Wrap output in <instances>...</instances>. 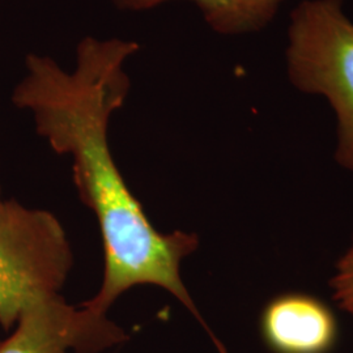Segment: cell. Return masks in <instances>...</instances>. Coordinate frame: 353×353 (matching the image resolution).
<instances>
[{
  "mask_svg": "<svg viewBox=\"0 0 353 353\" xmlns=\"http://www.w3.org/2000/svg\"><path fill=\"white\" fill-rule=\"evenodd\" d=\"M138 49L135 42L85 38L79 45L72 74L48 57L32 54L26 58L28 74L13 90L12 101L33 113L38 134L54 151L72 156L80 199L97 217L105 275L99 293L83 306L106 314L130 288L157 285L189 309L219 352L228 353L204 322L179 274L182 259L199 246L198 236L181 230L163 234L152 227L108 144L110 115L123 105L130 90L125 61Z\"/></svg>",
  "mask_w": 353,
  "mask_h": 353,
  "instance_id": "6da1fadb",
  "label": "cell"
},
{
  "mask_svg": "<svg viewBox=\"0 0 353 353\" xmlns=\"http://www.w3.org/2000/svg\"><path fill=\"white\" fill-rule=\"evenodd\" d=\"M344 0H303L290 13L285 51L290 83L327 99L338 118L335 159L353 170V23Z\"/></svg>",
  "mask_w": 353,
  "mask_h": 353,
  "instance_id": "7a4b0ae2",
  "label": "cell"
},
{
  "mask_svg": "<svg viewBox=\"0 0 353 353\" xmlns=\"http://www.w3.org/2000/svg\"><path fill=\"white\" fill-rule=\"evenodd\" d=\"M72 265L61 223L48 211L0 203V326L10 331L32 305L59 296Z\"/></svg>",
  "mask_w": 353,
  "mask_h": 353,
  "instance_id": "3957f363",
  "label": "cell"
},
{
  "mask_svg": "<svg viewBox=\"0 0 353 353\" xmlns=\"http://www.w3.org/2000/svg\"><path fill=\"white\" fill-rule=\"evenodd\" d=\"M14 326L0 341V353H99L128 339L106 314L68 305L61 296L32 305Z\"/></svg>",
  "mask_w": 353,
  "mask_h": 353,
  "instance_id": "277c9868",
  "label": "cell"
},
{
  "mask_svg": "<svg viewBox=\"0 0 353 353\" xmlns=\"http://www.w3.org/2000/svg\"><path fill=\"white\" fill-rule=\"evenodd\" d=\"M261 334L274 353H328L338 339V322L314 296L287 293L265 306Z\"/></svg>",
  "mask_w": 353,
  "mask_h": 353,
  "instance_id": "5b68a950",
  "label": "cell"
},
{
  "mask_svg": "<svg viewBox=\"0 0 353 353\" xmlns=\"http://www.w3.org/2000/svg\"><path fill=\"white\" fill-rule=\"evenodd\" d=\"M122 10L141 11L168 0H113ZM204 14L205 21L221 34H242L262 30L280 6L287 0H191Z\"/></svg>",
  "mask_w": 353,
  "mask_h": 353,
  "instance_id": "8992f818",
  "label": "cell"
},
{
  "mask_svg": "<svg viewBox=\"0 0 353 353\" xmlns=\"http://www.w3.org/2000/svg\"><path fill=\"white\" fill-rule=\"evenodd\" d=\"M332 299L341 309L353 303V241L335 265V274L330 281Z\"/></svg>",
  "mask_w": 353,
  "mask_h": 353,
  "instance_id": "52a82bcc",
  "label": "cell"
},
{
  "mask_svg": "<svg viewBox=\"0 0 353 353\" xmlns=\"http://www.w3.org/2000/svg\"><path fill=\"white\" fill-rule=\"evenodd\" d=\"M343 310H345V312H348L351 316H353V303L352 305H348V306H345V307H343Z\"/></svg>",
  "mask_w": 353,
  "mask_h": 353,
  "instance_id": "ba28073f",
  "label": "cell"
},
{
  "mask_svg": "<svg viewBox=\"0 0 353 353\" xmlns=\"http://www.w3.org/2000/svg\"><path fill=\"white\" fill-rule=\"evenodd\" d=\"M1 201H3V199H1V189H0V203H1Z\"/></svg>",
  "mask_w": 353,
  "mask_h": 353,
  "instance_id": "9c48e42d",
  "label": "cell"
}]
</instances>
